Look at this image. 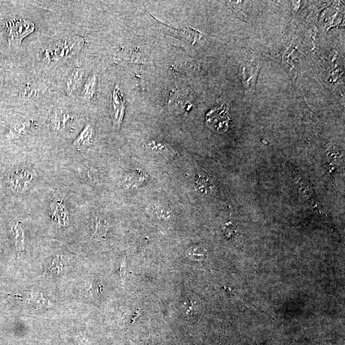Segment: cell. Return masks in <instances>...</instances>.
Segmentation results:
<instances>
[{"label": "cell", "instance_id": "obj_1", "mask_svg": "<svg viewBox=\"0 0 345 345\" xmlns=\"http://www.w3.org/2000/svg\"><path fill=\"white\" fill-rule=\"evenodd\" d=\"M85 38L80 35H70L46 45L40 57L43 62L50 65L60 63L76 56L85 45Z\"/></svg>", "mask_w": 345, "mask_h": 345}, {"label": "cell", "instance_id": "obj_2", "mask_svg": "<svg viewBox=\"0 0 345 345\" xmlns=\"http://www.w3.org/2000/svg\"><path fill=\"white\" fill-rule=\"evenodd\" d=\"M6 29L9 45L19 46L26 37L34 32L35 25L30 19L15 17L7 21Z\"/></svg>", "mask_w": 345, "mask_h": 345}, {"label": "cell", "instance_id": "obj_3", "mask_svg": "<svg viewBox=\"0 0 345 345\" xmlns=\"http://www.w3.org/2000/svg\"><path fill=\"white\" fill-rule=\"evenodd\" d=\"M37 178V172L32 167L23 166L12 172L9 179V186L17 193H23L32 186Z\"/></svg>", "mask_w": 345, "mask_h": 345}, {"label": "cell", "instance_id": "obj_4", "mask_svg": "<svg viewBox=\"0 0 345 345\" xmlns=\"http://www.w3.org/2000/svg\"><path fill=\"white\" fill-rule=\"evenodd\" d=\"M206 120L208 126L217 133H223L228 128V112L224 105L212 109L208 112Z\"/></svg>", "mask_w": 345, "mask_h": 345}, {"label": "cell", "instance_id": "obj_5", "mask_svg": "<svg viewBox=\"0 0 345 345\" xmlns=\"http://www.w3.org/2000/svg\"><path fill=\"white\" fill-rule=\"evenodd\" d=\"M262 64H247L242 68V80L246 92H253L256 88V81L260 73Z\"/></svg>", "mask_w": 345, "mask_h": 345}, {"label": "cell", "instance_id": "obj_6", "mask_svg": "<svg viewBox=\"0 0 345 345\" xmlns=\"http://www.w3.org/2000/svg\"><path fill=\"white\" fill-rule=\"evenodd\" d=\"M51 218L60 226L66 227L69 221V214L62 198H55L51 205Z\"/></svg>", "mask_w": 345, "mask_h": 345}, {"label": "cell", "instance_id": "obj_7", "mask_svg": "<svg viewBox=\"0 0 345 345\" xmlns=\"http://www.w3.org/2000/svg\"><path fill=\"white\" fill-rule=\"evenodd\" d=\"M112 118L113 120L114 126L120 128L123 120L126 105L122 99V97L118 86L114 88L112 96Z\"/></svg>", "mask_w": 345, "mask_h": 345}, {"label": "cell", "instance_id": "obj_8", "mask_svg": "<svg viewBox=\"0 0 345 345\" xmlns=\"http://www.w3.org/2000/svg\"><path fill=\"white\" fill-rule=\"evenodd\" d=\"M73 121L71 115L63 110H54L50 114V126L55 132L64 131Z\"/></svg>", "mask_w": 345, "mask_h": 345}, {"label": "cell", "instance_id": "obj_9", "mask_svg": "<svg viewBox=\"0 0 345 345\" xmlns=\"http://www.w3.org/2000/svg\"><path fill=\"white\" fill-rule=\"evenodd\" d=\"M85 71L81 68H75L68 74L65 81V86L67 94L73 95L82 86Z\"/></svg>", "mask_w": 345, "mask_h": 345}, {"label": "cell", "instance_id": "obj_10", "mask_svg": "<svg viewBox=\"0 0 345 345\" xmlns=\"http://www.w3.org/2000/svg\"><path fill=\"white\" fill-rule=\"evenodd\" d=\"M14 243L19 255H21L25 251V226L23 222L17 220L12 226Z\"/></svg>", "mask_w": 345, "mask_h": 345}, {"label": "cell", "instance_id": "obj_11", "mask_svg": "<svg viewBox=\"0 0 345 345\" xmlns=\"http://www.w3.org/2000/svg\"><path fill=\"white\" fill-rule=\"evenodd\" d=\"M93 134H94V131H93L92 125L86 124L85 128L74 140L73 143V147L80 149L81 148L90 145L93 140Z\"/></svg>", "mask_w": 345, "mask_h": 345}, {"label": "cell", "instance_id": "obj_12", "mask_svg": "<svg viewBox=\"0 0 345 345\" xmlns=\"http://www.w3.org/2000/svg\"><path fill=\"white\" fill-rule=\"evenodd\" d=\"M97 85V78L95 75L87 78L84 83L82 89V97L86 100H91L94 97Z\"/></svg>", "mask_w": 345, "mask_h": 345}, {"label": "cell", "instance_id": "obj_13", "mask_svg": "<svg viewBox=\"0 0 345 345\" xmlns=\"http://www.w3.org/2000/svg\"><path fill=\"white\" fill-rule=\"evenodd\" d=\"M196 177L195 183L194 185L196 190L202 195L210 194L212 191V184L208 177L199 174Z\"/></svg>", "mask_w": 345, "mask_h": 345}, {"label": "cell", "instance_id": "obj_14", "mask_svg": "<svg viewBox=\"0 0 345 345\" xmlns=\"http://www.w3.org/2000/svg\"><path fill=\"white\" fill-rule=\"evenodd\" d=\"M108 230V224L105 220L101 217L95 218V229L92 234L93 238L96 240H101L105 238Z\"/></svg>", "mask_w": 345, "mask_h": 345}, {"label": "cell", "instance_id": "obj_15", "mask_svg": "<svg viewBox=\"0 0 345 345\" xmlns=\"http://www.w3.org/2000/svg\"><path fill=\"white\" fill-rule=\"evenodd\" d=\"M30 127L31 122L28 121L16 124L11 129V135L13 137L23 136L30 129Z\"/></svg>", "mask_w": 345, "mask_h": 345}, {"label": "cell", "instance_id": "obj_16", "mask_svg": "<svg viewBox=\"0 0 345 345\" xmlns=\"http://www.w3.org/2000/svg\"><path fill=\"white\" fill-rule=\"evenodd\" d=\"M144 181V177L141 174L134 172L129 175L128 178L126 179V183H125V187L126 188H133L134 187L138 186L140 185Z\"/></svg>", "mask_w": 345, "mask_h": 345}, {"label": "cell", "instance_id": "obj_17", "mask_svg": "<svg viewBox=\"0 0 345 345\" xmlns=\"http://www.w3.org/2000/svg\"><path fill=\"white\" fill-rule=\"evenodd\" d=\"M2 81H3V63L0 56V91H1Z\"/></svg>", "mask_w": 345, "mask_h": 345}]
</instances>
